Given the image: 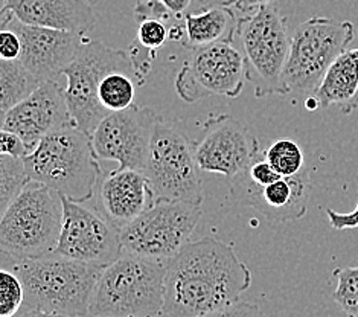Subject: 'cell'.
I'll list each match as a JSON object with an SVG mask.
<instances>
[{
  "label": "cell",
  "instance_id": "obj_1",
  "mask_svg": "<svg viewBox=\"0 0 358 317\" xmlns=\"http://www.w3.org/2000/svg\"><path fill=\"white\" fill-rule=\"evenodd\" d=\"M252 272L232 244L208 235L187 241L168 262L162 314L200 317L240 302Z\"/></svg>",
  "mask_w": 358,
  "mask_h": 317
},
{
  "label": "cell",
  "instance_id": "obj_2",
  "mask_svg": "<svg viewBox=\"0 0 358 317\" xmlns=\"http://www.w3.org/2000/svg\"><path fill=\"white\" fill-rule=\"evenodd\" d=\"M23 165L29 182L48 186L76 203L92 199L101 177L90 136L73 122L46 134L24 156Z\"/></svg>",
  "mask_w": 358,
  "mask_h": 317
},
{
  "label": "cell",
  "instance_id": "obj_3",
  "mask_svg": "<svg viewBox=\"0 0 358 317\" xmlns=\"http://www.w3.org/2000/svg\"><path fill=\"white\" fill-rule=\"evenodd\" d=\"M168 262L131 253L119 256L106 269L93 290L89 316L151 317L164 310Z\"/></svg>",
  "mask_w": 358,
  "mask_h": 317
},
{
  "label": "cell",
  "instance_id": "obj_4",
  "mask_svg": "<svg viewBox=\"0 0 358 317\" xmlns=\"http://www.w3.org/2000/svg\"><path fill=\"white\" fill-rule=\"evenodd\" d=\"M14 270L23 284V307L87 317L102 267L52 253L38 260H19Z\"/></svg>",
  "mask_w": 358,
  "mask_h": 317
},
{
  "label": "cell",
  "instance_id": "obj_5",
  "mask_svg": "<svg viewBox=\"0 0 358 317\" xmlns=\"http://www.w3.org/2000/svg\"><path fill=\"white\" fill-rule=\"evenodd\" d=\"M63 223L62 195L29 182L0 220V251L15 260L52 255Z\"/></svg>",
  "mask_w": 358,
  "mask_h": 317
},
{
  "label": "cell",
  "instance_id": "obj_6",
  "mask_svg": "<svg viewBox=\"0 0 358 317\" xmlns=\"http://www.w3.org/2000/svg\"><path fill=\"white\" fill-rule=\"evenodd\" d=\"M240 43L247 81L253 85L255 97H284V69L292 37L287 19L275 5L241 15L236 23L234 43Z\"/></svg>",
  "mask_w": 358,
  "mask_h": 317
},
{
  "label": "cell",
  "instance_id": "obj_7",
  "mask_svg": "<svg viewBox=\"0 0 358 317\" xmlns=\"http://www.w3.org/2000/svg\"><path fill=\"white\" fill-rule=\"evenodd\" d=\"M355 38L352 22L311 17L294 31L284 69L285 95L311 93L317 89L328 67Z\"/></svg>",
  "mask_w": 358,
  "mask_h": 317
},
{
  "label": "cell",
  "instance_id": "obj_8",
  "mask_svg": "<svg viewBox=\"0 0 358 317\" xmlns=\"http://www.w3.org/2000/svg\"><path fill=\"white\" fill-rule=\"evenodd\" d=\"M115 71L136 75L131 58L124 50L108 48L98 40L83 38L78 52L62 72L67 80L64 98L72 122L89 136L110 115L99 104L98 85L102 76Z\"/></svg>",
  "mask_w": 358,
  "mask_h": 317
},
{
  "label": "cell",
  "instance_id": "obj_9",
  "mask_svg": "<svg viewBox=\"0 0 358 317\" xmlns=\"http://www.w3.org/2000/svg\"><path fill=\"white\" fill-rule=\"evenodd\" d=\"M194 154V145L174 127L156 124L145 168L157 202H187L201 204L203 183Z\"/></svg>",
  "mask_w": 358,
  "mask_h": 317
},
{
  "label": "cell",
  "instance_id": "obj_10",
  "mask_svg": "<svg viewBox=\"0 0 358 317\" xmlns=\"http://www.w3.org/2000/svg\"><path fill=\"white\" fill-rule=\"evenodd\" d=\"M200 217L201 204L157 202L121 229L122 252L169 262L189 241Z\"/></svg>",
  "mask_w": 358,
  "mask_h": 317
},
{
  "label": "cell",
  "instance_id": "obj_11",
  "mask_svg": "<svg viewBox=\"0 0 358 317\" xmlns=\"http://www.w3.org/2000/svg\"><path fill=\"white\" fill-rule=\"evenodd\" d=\"M63 223L54 255L106 269L122 255L121 230L102 213L62 197Z\"/></svg>",
  "mask_w": 358,
  "mask_h": 317
},
{
  "label": "cell",
  "instance_id": "obj_12",
  "mask_svg": "<svg viewBox=\"0 0 358 317\" xmlns=\"http://www.w3.org/2000/svg\"><path fill=\"white\" fill-rule=\"evenodd\" d=\"M247 81L245 63L235 43H217L195 49L176 80L178 95L187 102L217 95L238 98Z\"/></svg>",
  "mask_w": 358,
  "mask_h": 317
},
{
  "label": "cell",
  "instance_id": "obj_13",
  "mask_svg": "<svg viewBox=\"0 0 358 317\" xmlns=\"http://www.w3.org/2000/svg\"><path fill=\"white\" fill-rule=\"evenodd\" d=\"M160 116L150 107L130 108L107 115L90 136L98 159L115 160L119 169L143 171L150 142Z\"/></svg>",
  "mask_w": 358,
  "mask_h": 317
},
{
  "label": "cell",
  "instance_id": "obj_14",
  "mask_svg": "<svg viewBox=\"0 0 358 317\" xmlns=\"http://www.w3.org/2000/svg\"><path fill=\"white\" fill-rule=\"evenodd\" d=\"M259 142L249 128L230 116L209 121L203 138L194 145L197 165L206 173L234 178L259 157Z\"/></svg>",
  "mask_w": 358,
  "mask_h": 317
},
{
  "label": "cell",
  "instance_id": "obj_15",
  "mask_svg": "<svg viewBox=\"0 0 358 317\" xmlns=\"http://www.w3.org/2000/svg\"><path fill=\"white\" fill-rule=\"evenodd\" d=\"M67 124H72V118L64 89L55 78L41 83L27 99L8 111L3 128L19 136L31 153L46 134Z\"/></svg>",
  "mask_w": 358,
  "mask_h": 317
},
{
  "label": "cell",
  "instance_id": "obj_16",
  "mask_svg": "<svg viewBox=\"0 0 358 317\" xmlns=\"http://www.w3.org/2000/svg\"><path fill=\"white\" fill-rule=\"evenodd\" d=\"M234 192L241 200L273 223L296 221L308 211L311 178L308 168L289 177H280L276 182L258 186L244 176L234 177Z\"/></svg>",
  "mask_w": 358,
  "mask_h": 317
},
{
  "label": "cell",
  "instance_id": "obj_17",
  "mask_svg": "<svg viewBox=\"0 0 358 317\" xmlns=\"http://www.w3.org/2000/svg\"><path fill=\"white\" fill-rule=\"evenodd\" d=\"M8 24L22 40L19 62L40 83L59 78L64 67L78 52L84 38L80 34L69 31L31 27L15 20L14 17Z\"/></svg>",
  "mask_w": 358,
  "mask_h": 317
},
{
  "label": "cell",
  "instance_id": "obj_18",
  "mask_svg": "<svg viewBox=\"0 0 358 317\" xmlns=\"http://www.w3.org/2000/svg\"><path fill=\"white\" fill-rule=\"evenodd\" d=\"M101 212L119 230L156 203L147 176L136 169H115L99 180Z\"/></svg>",
  "mask_w": 358,
  "mask_h": 317
},
{
  "label": "cell",
  "instance_id": "obj_19",
  "mask_svg": "<svg viewBox=\"0 0 358 317\" xmlns=\"http://www.w3.org/2000/svg\"><path fill=\"white\" fill-rule=\"evenodd\" d=\"M15 20L31 27L84 34L93 29L96 17L84 0H8Z\"/></svg>",
  "mask_w": 358,
  "mask_h": 317
},
{
  "label": "cell",
  "instance_id": "obj_20",
  "mask_svg": "<svg viewBox=\"0 0 358 317\" xmlns=\"http://www.w3.org/2000/svg\"><path fill=\"white\" fill-rule=\"evenodd\" d=\"M317 108L336 106L349 115L358 107V49H346L311 93Z\"/></svg>",
  "mask_w": 358,
  "mask_h": 317
},
{
  "label": "cell",
  "instance_id": "obj_21",
  "mask_svg": "<svg viewBox=\"0 0 358 317\" xmlns=\"http://www.w3.org/2000/svg\"><path fill=\"white\" fill-rule=\"evenodd\" d=\"M236 14L234 8L214 5L185 15V45L200 49L217 43H234L236 32Z\"/></svg>",
  "mask_w": 358,
  "mask_h": 317
},
{
  "label": "cell",
  "instance_id": "obj_22",
  "mask_svg": "<svg viewBox=\"0 0 358 317\" xmlns=\"http://www.w3.org/2000/svg\"><path fill=\"white\" fill-rule=\"evenodd\" d=\"M40 84L19 59L17 62L0 59V110L8 113L27 99Z\"/></svg>",
  "mask_w": 358,
  "mask_h": 317
},
{
  "label": "cell",
  "instance_id": "obj_23",
  "mask_svg": "<svg viewBox=\"0 0 358 317\" xmlns=\"http://www.w3.org/2000/svg\"><path fill=\"white\" fill-rule=\"evenodd\" d=\"M133 78V73L124 71H115L102 76L98 85V99L108 113H116L134 106L136 83Z\"/></svg>",
  "mask_w": 358,
  "mask_h": 317
},
{
  "label": "cell",
  "instance_id": "obj_24",
  "mask_svg": "<svg viewBox=\"0 0 358 317\" xmlns=\"http://www.w3.org/2000/svg\"><path fill=\"white\" fill-rule=\"evenodd\" d=\"M19 260L0 251V317H14L24 305V290L14 270Z\"/></svg>",
  "mask_w": 358,
  "mask_h": 317
},
{
  "label": "cell",
  "instance_id": "obj_25",
  "mask_svg": "<svg viewBox=\"0 0 358 317\" xmlns=\"http://www.w3.org/2000/svg\"><path fill=\"white\" fill-rule=\"evenodd\" d=\"M28 183L23 159L0 156V220Z\"/></svg>",
  "mask_w": 358,
  "mask_h": 317
},
{
  "label": "cell",
  "instance_id": "obj_26",
  "mask_svg": "<svg viewBox=\"0 0 358 317\" xmlns=\"http://www.w3.org/2000/svg\"><path fill=\"white\" fill-rule=\"evenodd\" d=\"M268 164L275 168L280 176H294L305 168V157L299 143L289 139H280L271 143L264 154Z\"/></svg>",
  "mask_w": 358,
  "mask_h": 317
},
{
  "label": "cell",
  "instance_id": "obj_27",
  "mask_svg": "<svg viewBox=\"0 0 358 317\" xmlns=\"http://www.w3.org/2000/svg\"><path fill=\"white\" fill-rule=\"evenodd\" d=\"M332 275L337 279L334 302L348 317H358V267H337Z\"/></svg>",
  "mask_w": 358,
  "mask_h": 317
},
{
  "label": "cell",
  "instance_id": "obj_28",
  "mask_svg": "<svg viewBox=\"0 0 358 317\" xmlns=\"http://www.w3.org/2000/svg\"><path fill=\"white\" fill-rule=\"evenodd\" d=\"M169 38V31L166 24L157 17H143L139 19L138 41L147 50H157L165 45Z\"/></svg>",
  "mask_w": 358,
  "mask_h": 317
},
{
  "label": "cell",
  "instance_id": "obj_29",
  "mask_svg": "<svg viewBox=\"0 0 358 317\" xmlns=\"http://www.w3.org/2000/svg\"><path fill=\"white\" fill-rule=\"evenodd\" d=\"M192 0H148L147 3L139 5L136 10H143L145 13H136L138 15L145 14L143 17H155L157 14L164 13L166 17L168 14L182 15L186 13L187 8L191 6Z\"/></svg>",
  "mask_w": 358,
  "mask_h": 317
},
{
  "label": "cell",
  "instance_id": "obj_30",
  "mask_svg": "<svg viewBox=\"0 0 358 317\" xmlns=\"http://www.w3.org/2000/svg\"><path fill=\"white\" fill-rule=\"evenodd\" d=\"M241 176H244L247 180H249V182L258 185V186L270 185L273 182H276L278 178L282 177L275 168L268 164L266 157L264 159L258 157L257 160H253L252 165L247 168L244 173H241Z\"/></svg>",
  "mask_w": 358,
  "mask_h": 317
},
{
  "label": "cell",
  "instance_id": "obj_31",
  "mask_svg": "<svg viewBox=\"0 0 358 317\" xmlns=\"http://www.w3.org/2000/svg\"><path fill=\"white\" fill-rule=\"evenodd\" d=\"M22 54V40L10 24L0 27V59L17 62Z\"/></svg>",
  "mask_w": 358,
  "mask_h": 317
},
{
  "label": "cell",
  "instance_id": "obj_32",
  "mask_svg": "<svg viewBox=\"0 0 358 317\" xmlns=\"http://www.w3.org/2000/svg\"><path fill=\"white\" fill-rule=\"evenodd\" d=\"M200 317H267L257 304L250 302H236L234 305H229L221 310L212 311L209 314H204Z\"/></svg>",
  "mask_w": 358,
  "mask_h": 317
},
{
  "label": "cell",
  "instance_id": "obj_33",
  "mask_svg": "<svg viewBox=\"0 0 358 317\" xmlns=\"http://www.w3.org/2000/svg\"><path fill=\"white\" fill-rule=\"evenodd\" d=\"M28 154L27 145L13 132H8L5 128L0 130V156H10L17 159H24Z\"/></svg>",
  "mask_w": 358,
  "mask_h": 317
},
{
  "label": "cell",
  "instance_id": "obj_34",
  "mask_svg": "<svg viewBox=\"0 0 358 317\" xmlns=\"http://www.w3.org/2000/svg\"><path fill=\"white\" fill-rule=\"evenodd\" d=\"M327 217L329 220V225L332 229L336 230H345V229H355L358 227V203L352 212L348 213H340L334 209L327 208Z\"/></svg>",
  "mask_w": 358,
  "mask_h": 317
},
{
  "label": "cell",
  "instance_id": "obj_35",
  "mask_svg": "<svg viewBox=\"0 0 358 317\" xmlns=\"http://www.w3.org/2000/svg\"><path fill=\"white\" fill-rule=\"evenodd\" d=\"M275 2H278V0H236L232 8L240 11L243 15H249L262 10V8L275 5Z\"/></svg>",
  "mask_w": 358,
  "mask_h": 317
},
{
  "label": "cell",
  "instance_id": "obj_36",
  "mask_svg": "<svg viewBox=\"0 0 358 317\" xmlns=\"http://www.w3.org/2000/svg\"><path fill=\"white\" fill-rule=\"evenodd\" d=\"M14 317H73V316H67V314H59V313L46 311V310H41V308L23 307L22 310H20L19 313H17Z\"/></svg>",
  "mask_w": 358,
  "mask_h": 317
},
{
  "label": "cell",
  "instance_id": "obj_37",
  "mask_svg": "<svg viewBox=\"0 0 358 317\" xmlns=\"http://www.w3.org/2000/svg\"><path fill=\"white\" fill-rule=\"evenodd\" d=\"M13 19V14L8 10V0H0V27H3Z\"/></svg>",
  "mask_w": 358,
  "mask_h": 317
},
{
  "label": "cell",
  "instance_id": "obj_38",
  "mask_svg": "<svg viewBox=\"0 0 358 317\" xmlns=\"http://www.w3.org/2000/svg\"><path fill=\"white\" fill-rule=\"evenodd\" d=\"M201 8L206 6H214V5H223V6H230L232 8L235 5L236 0H199Z\"/></svg>",
  "mask_w": 358,
  "mask_h": 317
},
{
  "label": "cell",
  "instance_id": "obj_39",
  "mask_svg": "<svg viewBox=\"0 0 358 317\" xmlns=\"http://www.w3.org/2000/svg\"><path fill=\"white\" fill-rule=\"evenodd\" d=\"M5 118H6V113L3 110H0V130H2L5 125Z\"/></svg>",
  "mask_w": 358,
  "mask_h": 317
},
{
  "label": "cell",
  "instance_id": "obj_40",
  "mask_svg": "<svg viewBox=\"0 0 358 317\" xmlns=\"http://www.w3.org/2000/svg\"><path fill=\"white\" fill-rule=\"evenodd\" d=\"M84 2H87L89 5H92V6H93V5H96L98 2H101V0H84Z\"/></svg>",
  "mask_w": 358,
  "mask_h": 317
},
{
  "label": "cell",
  "instance_id": "obj_41",
  "mask_svg": "<svg viewBox=\"0 0 358 317\" xmlns=\"http://www.w3.org/2000/svg\"><path fill=\"white\" fill-rule=\"evenodd\" d=\"M87 317H107V316H87ZM151 317H166V316L159 314V316H151Z\"/></svg>",
  "mask_w": 358,
  "mask_h": 317
}]
</instances>
